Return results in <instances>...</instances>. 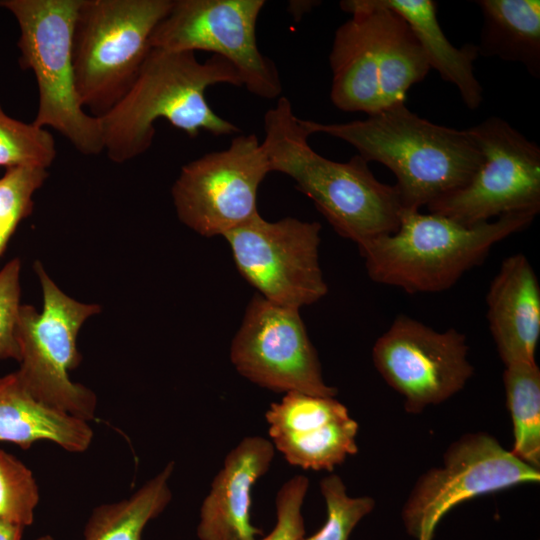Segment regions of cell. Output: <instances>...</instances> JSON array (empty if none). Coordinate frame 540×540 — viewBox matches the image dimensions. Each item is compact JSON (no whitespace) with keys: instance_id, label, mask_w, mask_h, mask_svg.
Returning <instances> with one entry per match:
<instances>
[{"instance_id":"1f68e13d","label":"cell","mask_w":540,"mask_h":540,"mask_svg":"<svg viewBox=\"0 0 540 540\" xmlns=\"http://www.w3.org/2000/svg\"><path fill=\"white\" fill-rule=\"evenodd\" d=\"M294 3L298 9L291 12L296 15V19L300 18L305 12L310 11L314 6L319 4L318 1H296Z\"/></svg>"},{"instance_id":"9c48e42d","label":"cell","mask_w":540,"mask_h":540,"mask_svg":"<svg viewBox=\"0 0 540 540\" xmlns=\"http://www.w3.org/2000/svg\"><path fill=\"white\" fill-rule=\"evenodd\" d=\"M264 0H173L155 27L151 48L208 51L230 62L250 93L279 98L282 82L274 62L262 54L256 23Z\"/></svg>"},{"instance_id":"9a60e30c","label":"cell","mask_w":540,"mask_h":540,"mask_svg":"<svg viewBox=\"0 0 540 540\" xmlns=\"http://www.w3.org/2000/svg\"><path fill=\"white\" fill-rule=\"evenodd\" d=\"M265 418L272 444L293 466L332 471L358 452V423L335 397L288 392Z\"/></svg>"},{"instance_id":"d6986e66","label":"cell","mask_w":540,"mask_h":540,"mask_svg":"<svg viewBox=\"0 0 540 540\" xmlns=\"http://www.w3.org/2000/svg\"><path fill=\"white\" fill-rule=\"evenodd\" d=\"M92 439L87 421L36 399L16 371L0 377V442L28 449L47 440L78 453L87 450Z\"/></svg>"},{"instance_id":"4dcf8cb0","label":"cell","mask_w":540,"mask_h":540,"mask_svg":"<svg viewBox=\"0 0 540 540\" xmlns=\"http://www.w3.org/2000/svg\"><path fill=\"white\" fill-rule=\"evenodd\" d=\"M23 529L0 521V540H22Z\"/></svg>"},{"instance_id":"3957f363","label":"cell","mask_w":540,"mask_h":540,"mask_svg":"<svg viewBox=\"0 0 540 540\" xmlns=\"http://www.w3.org/2000/svg\"><path fill=\"white\" fill-rule=\"evenodd\" d=\"M300 122L310 135L323 133L341 139L368 163L376 161L388 167L396 177L403 210H420L463 187L482 162V154L467 129L430 122L405 103L363 120Z\"/></svg>"},{"instance_id":"484cf974","label":"cell","mask_w":540,"mask_h":540,"mask_svg":"<svg viewBox=\"0 0 540 540\" xmlns=\"http://www.w3.org/2000/svg\"><path fill=\"white\" fill-rule=\"evenodd\" d=\"M48 177L45 168H7L0 178V258L19 223L33 210V195Z\"/></svg>"},{"instance_id":"d6a6232c","label":"cell","mask_w":540,"mask_h":540,"mask_svg":"<svg viewBox=\"0 0 540 540\" xmlns=\"http://www.w3.org/2000/svg\"><path fill=\"white\" fill-rule=\"evenodd\" d=\"M36 540H55V539L50 535H43L37 538Z\"/></svg>"},{"instance_id":"ac0fdd59","label":"cell","mask_w":540,"mask_h":540,"mask_svg":"<svg viewBox=\"0 0 540 540\" xmlns=\"http://www.w3.org/2000/svg\"><path fill=\"white\" fill-rule=\"evenodd\" d=\"M487 320L505 366L536 363L540 337V286L522 253L505 258L486 296Z\"/></svg>"},{"instance_id":"44dd1931","label":"cell","mask_w":540,"mask_h":540,"mask_svg":"<svg viewBox=\"0 0 540 540\" xmlns=\"http://www.w3.org/2000/svg\"><path fill=\"white\" fill-rule=\"evenodd\" d=\"M483 16L479 55L522 64L540 76V1L479 0Z\"/></svg>"},{"instance_id":"f1b7e54d","label":"cell","mask_w":540,"mask_h":540,"mask_svg":"<svg viewBox=\"0 0 540 540\" xmlns=\"http://www.w3.org/2000/svg\"><path fill=\"white\" fill-rule=\"evenodd\" d=\"M21 260L14 258L0 270V359L19 361L16 328L21 307Z\"/></svg>"},{"instance_id":"30bf717a","label":"cell","mask_w":540,"mask_h":540,"mask_svg":"<svg viewBox=\"0 0 540 540\" xmlns=\"http://www.w3.org/2000/svg\"><path fill=\"white\" fill-rule=\"evenodd\" d=\"M271 172L255 134L182 166L171 193L179 220L204 237L224 236L257 215V192Z\"/></svg>"},{"instance_id":"5b68a950","label":"cell","mask_w":540,"mask_h":540,"mask_svg":"<svg viewBox=\"0 0 540 540\" xmlns=\"http://www.w3.org/2000/svg\"><path fill=\"white\" fill-rule=\"evenodd\" d=\"M173 0H81L72 58L81 105L100 118L130 90Z\"/></svg>"},{"instance_id":"f546056e","label":"cell","mask_w":540,"mask_h":540,"mask_svg":"<svg viewBox=\"0 0 540 540\" xmlns=\"http://www.w3.org/2000/svg\"><path fill=\"white\" fill-rule=\"evenodd\" d=\"M308 487L309 480L303 475H296L281 486L275 499V526L260 540H299L305 535L302 506Z\"/></svg>"},{"instance_id":"5bb4252c","label":"cell","mask_w":540,"mask_h":540,"mask_svg":"<svg viewBox=\"0 0 540 540\" xmlns=\"http://www.w3.org/2000/svg\"><path fill=\"white\" fill-rule=\"evenodd\" d=\"M230 359L243 377L271 391L337 395V389L323 379L299 309L279 305L258 293L248 303L232 340Z\"/></svg>"},{"instance_id":"603a6c76","label":"cell","mask_w":540,"mask_h":540,"mask_svg":"<svg viewBox=\"0 0 540 540\" xmlns=\"http://www.w3.org/2000/svg\"><path fill=\"white\" fill-rule=\"evenodd\" d=\"M169 462L129 498L97 506L88 518L84 540H142L146 525L158 517L172 499Z\"/></svg>"},{"instance_id":"4316f807","label":"cell","mask_w":540,"mask_h":540,"mask_svg":"<svg viewBox=\"0 0 540 540\" xmlns=\"http://www.w3.org/2000/svg\"><path fill=\"white\" fill-rule=\"evenodd\" d=\"M39 490L31 470L0 449V521L25 528L34 521Z\"/></svg>"},{"instance_id":"52a82bcc","label":"cell","mask_w":540,"mask_h":540,"mask_svg":"<svg viewBox=\"0 0 540 540\" xmlns=\"http://www.w3.org/2000/svg\"><path fill=\"white\" fill-rule=\"evenodd\" d=\"M34 271L43 304L41 311L27 304L20 307L16 328L20 367L16 372L36 399L88 422L94 419L96 395L73 382L69 373L82 359L78 333L101 306L67 295L39 261L34 262Z\"/></svg>"},{"instance_id":"2e32d148","label":"cell","mask_w":540,"mask_h":540,"mask_svg":"<svg viewBox=\"0 0 540 540\" xmlns=\"http://www.w3.org/2000/svg\"><path fill=\"white\" fill-rule=\"evenodd\" d=\"M272 442L260 436L243 438L226 455L202 502L199 540H258L263 532L250 521L251 488L269 470Z\"/></svg>"},{"instance_id":"d4e9b609","label":"cell","mask_w":540,"mask_h":540,"mask_svg":"<svg viewBox=\"0 0 540 540\" xmlns=\"http://www.w3.org/2000/svg\"><path fill=\"white\" fill-rule=\"evenodd\" d=\"M56 154L55 141L48 130L10 117L0 105V166L47 169Z\"/></svg>"},{"instance_id":"4fadbf2b","label":"cell","mask_w":540,"mask_h":540,"mask_svg":"<svg viewBox=\"0 0 540 540\" xmlns=\"http://www.w3.org/2000/svg\"><path fill=\"white\" fill-rule=\"evenodd\" d=\"M464 333L437 331L407 315H398L372 349L375 368L404 398L412 414L446 401L473 375Z\"/></svg>"},{"instance_id":"7402d4cb","label":"cell","mask_w":540,"mask_h":540,"mask_svg":"<svg viewBox=\"0 0 540 540\" xmlns=\"http://www.w3.org/2000/svg\"><path fill=\"white\" fill-rule=\"evenodd\" d=\"M379 9L378 79L382 109L405 103L407 91L430 68L427 56L409 24L396 12Z\"/></svg>"},{"instance_id":"7a4b0ae2","label":"cell","mask_w":540,"mask_h":540,"mask_svg":"<svg viewBox=\"0 0 540 540\" xmlns=\"http://www.w3.org/2000/svg\"><path fill=\"white\" fill-rule=\"evenodd\" d=\"M264 131L271 172L292 178L341 237L360 246L398 229L403 207L395 185L377 180L358 154L337 162L315 152L287 97L265 113Z\"/></svg>"},{"instance_id":"277c9868","label":"cell","mask_w":540,"mask_h":540,"mask_svg":"<svg viewBox=\"0 0 540 540\" xmlns=\"http://www.w3.org/2000/svg\"><path fill=\"white\" fill-rule=\"evenodd\" d=\"M534 212L502 215L473 226L420 210H403L398 229L360 246L374 282L408 293H437L479 265L491 248L528 228Z\"/></svg>"},{"instance_id":"6da1fadb","label":"cell","mask_w":540,"mask_h":540,"mask_svg":"<svg viewBox=\"0 0 540 540\" xmlns=\"http://www.w3.org/2000/svg\"><path fill=\"white\" fill-rule=\"evenodd\" d=\"M217 84L242 87L234 66L221 56L200 62L191 51L151 48L130 90L99 118L107 157L120 164L144 154L160 118L192 138L202 130L215 136L240 133L206 100V89Z\"/></svg>"},{"instance_id":"8fae6325","label":"cell","mask_w":540,"mask_h":540,"mask_svg":"<svg viewBox=\"0 0 540 540\" xmlns=\"http://www.w3.org/2000/svg\"><path fill=\"white\" fill-rule=\"evenodd\" d=\"M539 481L538 469L504 449L493 436L468 433L447 448L441 466L417 480L402 509L403 524L415 540H432L441 518L459 503Z\"/></svg>"},{"instance_id":"cb8c5ba5","label":"cell","mask_w":540,"mask_h":540,"mask_svg":"<svg viewBox=\"0 0 540 540\" xmlns=\"http://www.w3.org/2000/svg\"><path fill=\"white\" fill-rule=\"evenodd\" d=\"M503 385L513 424L511 452L540 467V369L537 363L505 366Z\"/></svg>"},{"instance_id":"ffe728a7","label":"cell","mask_w":540,"mask_h":540,"mask_svg":"<svg viewBox=\"0 0 540 540\" xmlns=\"http://www.w3.org/2000/svg\"><path fill=\"white\" fill-rule=\"evenodd\" d=\"M377 6L399 14L419 40L430 65L441 78L458 89L467 108L477 109L483 101V89L474 74L479 56L476 44L456 48L446 37L437 19L433 0H372Z\"/></svg>"},{"instance_id":"e0dca14e","label":"cell","mask_w":540,"mask_h":540,"mask_svg":"<svg viewBox=\"0 0 540 540\" xmlns=\"http://www.w3.org/2000/svg\"><path fill=\"white\" fill-rule=\"evenodd\" d=\"M351 17L334 34L329 62L330 98L340 110L372 115L382 110L378 79L379 9L368 0H344Z\"/></svg>"},{"instance_id":"7c38bea8","label":"cell","mask_w":540,"mask_h":540,"mask_svg":"<svg viewBox=\"0 0 540 540\" xmlns=\"http://www.w3.org/2000/svg\"><path fill=\"white\" fill-rule=\"evenodd\" d=\"M320 231L318 222L292 217L270 222L258 213L223 237L238 271L258 294L300 309L328 292L319 264Z\"/></svg>"},{"instance_id":"8992f818","label":"cell","mask_w":540,"mask_h":540,"mask_svg":"<svg viewBox=\"0 0 540 540\" xmlns=\"http://www.w3.org/2000/svg\"><path fill=\"white\" fill-rule=\"evenodd\" d=\"M81 0H1L16 19L19 63L34 73L39 103L34 125L51 127L83 155L104 151L100 119L79 100L72 58L73 32Z\"/></svg>"},{"instance_id":"83f0119b","label":"cell","mask_w":540,"mask_h":540,"mask_svg":"<svg viewBox=\"0 0 540 540\" xmlns=\"http://www.w3.org/2000/svg\"><path fill=\"white\" fill-rule=\"evenodd\" d=\"M320 491L325 500L327 517L315 534L299 540H348L356 525L375 507L369 496L351 497L343 480L336 474L320 481Z\"/></svg>"},{"instance_id":"ba28073f","label":"cell","mask_w":540,"mask_h":540,"mask_svg":"<svg viewBox=\"0 0 540 540\" xmlns=\"http://www.w3.org/2000/svg\"><path fill=\"white\" fill-rule=\"evenodd\" d=\"M482 154L471 179L428 206V212L473 226L515 212L540 211V147L492 116L467 129Z\"/></svg>"}]
</instances>
